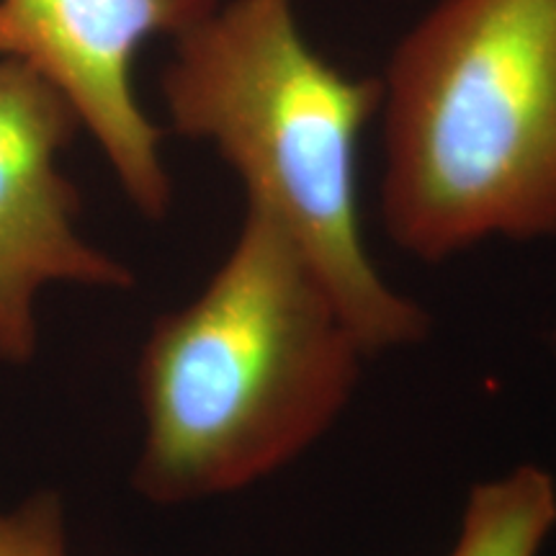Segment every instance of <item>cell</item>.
I'll list each match as a JSON object with an SVG mask.
<instances>
[{
	"instance_id": "obj_1",
	"label": "cell",
	"mask_w": 556,
	"mask_h": 556,
	"mask_svg": "<svg viewBox=\"0 0 556 556\" xmlns=\"http://www.w3.org/2000/svg\"><path fill=\"white\" fill-rule=\"evenodd\" d=\"M371 351L296 240L245 204L206 287L152 325L137 364V495L184 505L245 490L307 454Z\"/></svg>"
},
{
	"instance_id": "obj_2",
	"label": "cell",
	"mask_w": 556,
	"mask_h": 556,
	"mask_svg": "<svg viewBox=\"0 0 556 556\" xmlns=\"http://www.w3.org/2000/svg\"><path fill=\"white\" fill-rule=\"evenodd\" d=\"M173 41L160 78L173 131L238 173L245 204L296 240L371 356L426 338L428 312L379 274L361 222V139L381 80L325 60L294 0H222Z\"/></svg>"
},
{
	"instance_id": "obj_3",
	"label": "cell",
	"mask_w": 556,
	"mask_h": 556,
	"mask_svg": "<svg viewBox=\"0 0 556 556\" xmlns=\"http://www.w3.org/2000/svg\"><path fill=\"white\" fill-rule=\"evenodd\" d=\"M379 80L394 245L441 263L556 238V0H438Z\"/></svg>"
},
{
	"instance_id": "obj_4",
	"label": "cell",
	"mask_w": 556,
	"mask_h": 556,
	"mask_svg": "<svg viewBox=\"0 0 556 556\" xmlns=\"http://www.w3.org/2000/svg\"><path fill=\"white\" fill-rule=\"evenodd\" d=\"M222 0H0V58L37 67L58 86L148 219L170 212L163 131L137 99L144 41L173 37Z\"/></svg>"
},
{
	"instance_id": "obj_5",
	"label": "cell",
	"mask_w": 556,
	"mask_h": 556,
	"mask_svg": "<svg viewBox=\"0 0 556 556\" xmlns=\"http://www.w3.org/2000/svg\"><path fill=\"white\" fill-rule=\"evenodd\" d=\"M83 129L65 93L21 60L0 58V364L37 356V299L50 287L122 291L131 268L80 232L78 189L60 155Z\"/></svg>"
},
{
	"instance_id": "obj_6",
	"label": "cell",
	"mask_w": 556,
	"mask_h": 556,
	"mask_svg": "<svg viewBox=\"0 0 556 556\" xmlns=\"http://www.w3.org/2000/svg\"><path fill=\"white\" fill-rule=\"evenodd\" d=\"M556 528V479L523 464L471 486L448 556H541Z\"/></svg>"
},
{
	"instance_id": "obj_7",
	"label": "cell",
	"mask_w": 556,
	"mask_h": 556,
	"mask_svg": "<svg viewBox=\"0 0 556 556\" xmlns=\"http://www.w3.org/2000/svg\"><path fill=\"white\" fill-rule=\"evenodd\" d=\"M0 556H70L65 503L39 490L11 510H0Z\"/></svg>"
}]
</instances>
